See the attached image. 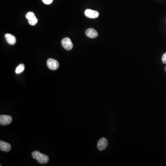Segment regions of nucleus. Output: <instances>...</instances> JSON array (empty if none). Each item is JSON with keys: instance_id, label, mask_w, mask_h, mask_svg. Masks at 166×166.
I'll list each match as a JSON object with an SVG mask.
<instances>
[{"instance_id": "obj_3", "label": "nucleus", "mask_w": 166, "mask_h": 166, "mask_svg": "<svg viewBox=\"0 0 166 166\" xmlns=\"http://www.w3.org/2000/svg\"><path fill=\"white\" fill-rule=\"evenodd\" d=\"M47 64L48 67L50 70H57L59 66V62L56 60L51 59V58L48 60Z\"/></svg>"}, {"instance_id": "obj_2", "label": "nucleus", "mask_w": 166, "mask_h": 166, "mask_svg": "<svg viewBox=\"0 0 166 166\" xmlns=\"http://www.w3.org/2000/svg\"><path fill=\"white\" fill-rule=\"evenodd\" d=\"M62 44L66 50H70L73 48V44L71 40L68 37L63 38L62 41Z\"/></svg>"}, {"instance_id": "obj_10", "label": "nucleus", "mask_w": 166, "mask_h": 166, "mask_svg": "<svg viewBox=\"0 0 166 166\" xmlns=\"http://www.w3.org/2000/svg\"><path fill=\"white\" fill-rule=\"evenodd\" d=\"M24 70H25V66L24 64H21L17 67L15 72L17 74H20L24 71Z\"/></svg>"}, {"instance_id": "obj_6", "label": "nucleus", "mask_w": 166, "mask_h": 166, "mask_svg": "<svg viewBox=\"0 0 166 166\" xmlns=\"http://www.w3.org/2000/svg\"><path fill=\"white\" fill-rule=\"evenodd\" d=\"M84 14L87 18L90 19H96L98 17L99 15V13L97 11L91 9L86 10Z\"/></svg>"}, {"instance_id": "obj_12", "label": "nucleus", "mask_w": 166, "mask_h": 166, "mask_svg": "<svg viewBox=\"0 0 166 166\" xmlns=\"http://www.w3.org/2000/svg\"><path fill=\"white\" fill-rule=\"evenodd\" d=\"M36 16L35 15L34 13H33V12H28L27 14H26L25 15V17H26V19L28 20V19H30L31 18H33L34 17Z\"/></svg>"}, {"instance_id": "obj_9", "label": "nucleus", "mask_w": 166, "mask_h": 166, "mask_svg": "<svg viewBox=\"0 0 166 166\" xmlns=\"http://www.w3.org/2000/svg\"><path fill=\"white\" fill-rule=\"evenodd\" d=\"M11 149V145L4 141H0V149L3 151L8 152L10 151Z\"/></svg>"}, {"instance_id": "obj_14", "label": "nucleus", "mask_w": 166, "mask_h": 166, "mask_svg": "<svg viewBox=\"0 0 166 166\" xmlns=\"http://www.w3.org/2000/svg\"><path fill=\"white\" fill-rule=\"evenodd\" d=\"M162 61L164 64H166V52L162 56Z\"/></svg>"}, {"instance_id": "obj_4", "label": "nucleus", "mask_w": 166, "mask_h": 166, "mask_svg": "<svg viewBox=\"0 0 166 166\" xmlns=\"http://www.w3.org/2000/svg\"><path fill=\"white\" fill-rule=\"evenodd\" d=\"M12 118L9 115H1L0 116V124L2 126H6L11 123Z\"/></svg>"}, {"instance_id": "obj_7", "label": "nucleus", "mask_w": 166, "mask_h": 166, "mask_svg": "<svg viewBox=\"0 0 166 166\" xmlns=\"http://www.w3.org/2000/svg\"><path fill=\"white\" fill-rule=\"evenodd\" d=\"M86 34L90 38H95L98 37V33L93 28H89L86 31Z\"/></svg>"}, {"instance_id": "obj_8", "label": "nucleus", "mask_w": 166, "mask_h": 166, "mask_svg": "<svg viewBox=\"0 0 166 166\" xmlns=\"http://www.w3.org/2000/svg\"><path fill=\"white\" fill-rule=\"evenodd\" d=\"M5 37L6 41L8 44L11 45H13L15 44L16 39L13 35L9 33H7L5 34Z\"/></svg>"}, {"instance_id": "obj_11", "label": "nucleus", "mask_w": 166, "mask_h": 166, "mask_svg": "<svg viewBox=\"0 0 166 166\" xmlns=\"http://www.w3.org/2000/svg\"><path fill=\"white\" fill-rule=\"evenodd\" d=\"M28 22L31 25L34 26L37 24L38 22V19H37L36 16L34 17L33 18H31L30 19H28Z\"/></svg>"}, {"instance_id": "obj_15", "label": "nucleus", "mask_w": 166, "mask_h": 166, "mask_svg": "<svg viewBox=\"0 0 166 166\" xmlns=\"http://www.w3.org/2000/svg\"><path fill=\"white\" fill-rule=\"evenodd\" d=\"M165 71H166V68H165Z\"/></svg>"}, {"instance_id": "obj_1", "label": "nucleus", "mask_w": 166, "mask_h": 166, "mask_svg": "<svg viewBox=\"0 0 166 166\" xmlns=\"http://www.w3.org/2000/svg\"><path fill=\"white\" fill-rule=\"evenodd\" d=\"M32 157L40 164L47 163L49 161V158L47 155L43 154L37 151H35L32 152Z\"/></svg>"}, {"instance_id": "obj_13", "label": "nucleus", "mask_w": 166, "mask_h": 166, "mask_svg": "<svg viewBox=\"0 0 166 166\" xmlns=\"http://www.w3.org/2000/svg\"><path fill=\"white\" fill-rule=\"evenodd\" d=\"M53 0H43V1L44 4L47 5H49L52 3Z\"/></svg>"}, {"instance_id": "obj_5", "label": "nucleus", "mask_w": 166, "mask_h": 166, "mask_svg": "<svg viewBox=\"0 0 166 166\" xmlns=\"http://www.w3.org/2000/svg\"><path fill=\"white\" fill-rule=\"evenodd\" d=\"M108 142L104 138H101L97 143V148L100 151L104 150L108 146Z\"/></svg>"}]
</instances>
